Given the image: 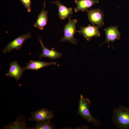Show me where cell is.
Here are the masks:
<instances>
[{"mask_svg":"<svg viewBox=\"0 0 129 129\" xmlns=\"http://www.w3.org/2000/svg\"><path fill=\"white\" fill-rule=\"evenodd\" d=\"M112 121L118 129H129V108L120 105L113 110Z\"/></svg>","mask_w":129,"mask_h":129,"instance_id":"cell-1","label":"cell"},{"mask_svg":"<svg viewBox=\"0 0 129 129\" xmlns=\"http://www.w3.org/2000/svg\"><path fill=\"white\" fill-rule=\"evenodd\" d=\"M91 101L88 99L85 98L82 94L80 95L78 113L81 117L89 124L95 126H100L101 122L94 117L89 111Z\"/></svg>","mask_w":129,"mask_h":129,"instance_id":"cell-2","label":"cell"},{"mask_svg":"<svg viewBox=\"0 0 129 129\" xmlns=\"http://www.w3.org/2000/svg\"><path fill=\"white\" fill-rule=\"evenodd\" d=\"M68 19V22L65 26L64 28V35L61 38V41H68L76 44L77 41L74 36L77 32L75 25L77 22V20L76 19L71 20V17Z\"/></svg>","mask_w":129,"mask_h":129,"instance_id":"cell-3","label":"cell"},{"mask_svg":"<svg viewBox=\"0 0 129 129\" xmlns=\"http://www.w3.org/2000/svg\"><path fill=\"white\" fill-rule=\"evenodd\" d=\"M54 112L47 108H43L30 113L31 117L28 120L29 121H38L50 120L54 117Z\"/></svg>","mask_w":129,"mask_h":129,"instance_id":"cell-4","label":"cell"},{"mask_svg":"<svg viewBox=\"0 0 129 129\" xmlns=\"http://www.w3.org/2000/svg\"><path fill=\"white\" fill-rule=\"evenodd\" d=\"M32 38L31 34L29 32L19 36L9 43L3 50L2 53L5 54L10 52L14 49L17 50L20 49L25 41L27 39Z\"/></svg>","mask_w":129,"mask_h":129,"instance_id":"cell-5","label":"cell"},{"mask_svg":"<svg viewBox=\"0 0 129 129\" xmlns=\"http://www.w3.org/2000/svg\"><path fill=\"white\" fill-rule=\"evenodd\" d=\"M86 11L88 16V20L91 24L101 27L104 25V14L101 9H90Z\"/></svg>","mask_w":129,"mask_h":129,"instance_id":"cell-6","label":"cell"},{"mask_svg":"<svg viewBox=\"0 0 129 129\" xmlns=\"http://www.w3.org/2000/svg\"><path fill=\"white\" fill-rule=\"evenodd\" d=\"M99 27L94 25H91L89 24L86 27H80V29L76 31L83 35L87 41H89L92 37H100Z\"/></svg>","mask_w":129,"mask_h":129,"instance_id":"cell-7","label":"cell"},{"mask_svg":"<svg viewBox=\"0 0 129 129\" xmlns=\"http://www.w3.org/2000/svg\"><path fill=\"white\" fill-rule=\"evenodd\" d=\"M27 120L25 116L19 115L13 122L2 127V129H31L27 124Z\"/></svg>","mask_w":129,"mask_h":129,"instance_id":"cell-8","label":"cell"},{"mask_svg":"<svg viewBox=\"0 0 129 129\" xmlns=\"http://www.w3.org/2000/svg\"><path fill=\"white\" fill-rule=\"evenodd\" d=\"M104 30L106 36V39L99 47H100L104 43L107 42L108 43V47L109 48V42H112L113 43L115 40L119 39L121 36L120 33L117 26H110L104 28Z\"/></svg>","mask_w":129,"mask_h":129,"instance_id":"cell-9","label":"cell"},{"mask_svg":"<svg viewBox=\"0 0 129 129\" xmlns=\"http://www.w3.org/2000/svg\"><path fill=\"white\" fill-rule=\"evenodd\" d=\"M24 71V67L20 66L17 61H14L10 63L9 70L5 75L14 78L17 81L20 79Z\"/></svg>","mask_w":129,"mask_h":129,"instance_id":"cell-10","label":"cell"},{"mask_svg":"<svg viewBox=\"0 0 129 129\" xmlns=\"http://www.w3.org/2000/svg\"><path fill=\"white\" fill-rule=\"evenodd\" d=\"M38 40L40 43L42 48L41 53L39 55L40 60L43 57L48 58L53 60L59 58L62 56V53L56 51L54 48H52L51 50L48 49L45 46L39 37Z\"/></svg>","mask_w":129,"mask_h":129,"instance_id":"cell-11","label":"cell"},{"mask_svg":"<svg viewBox=\"0 0 129 129\" xmlns=\"http://www.w3.org/2000/svg\"><path fill=\"white\" fill-rule=\"evenodd\" d=\"M46 5V2L44 0L43 8L38 15L36 22L34 25L35 27L40 30L43 29L44 27L47 24L48 21V11L44 10Z\"/></svg>","mask_w":129,"mask_h":129,"instance_id":"cell-12","label":"cell"},{"mask_svg":"<svg viewBox=\"0 0 129 129\" xmlns=\"http://www.w3.org/2000/svg\"><path fill=\"white\" fill-rule=\"evenodd\" d=\"M75 1L76 6L74 8V11L76 13L80 11L83 12L99 3L97 0H75Z\"/></svg>","mask_w":129,"mask_h":129,"instance_id":"cell-13","label":"cell"},{"mask_svg":"<svg viewBox=\"0 0 129 129\" xmlns=\"http://www.w3.org/2000/svg\"><path fill=\"white\" fill-rule=\"evenodd\" d=\"M26 66L24 67V70H37L43 67L52 65H56L55 62H46L40 61L31 60L26 64Z\"/></svg>","mask_w":129,"mask_h":129,"instance_id":"cell-14","label":"cell"},{"mask_svg":"<svg viewBox=\"0 0 129 129\" xmlns=\"http://www.w3.org/2000/svg\"><path fill=\"white\" fill-rule=\"evenodd\" d=\"M56 5L59 8V15L60 19L64 20L66 18H69V16L73 13L72 8H68L62 4L59 0L52 2Z\"/></svg>","mask_w":129,"mask_h":129,"instance_id":"cell-15","label":"cell"},{"mask_svg":"<svg viewBox=\"0 0 129 129\" xmlns=\"http://www.w3.org/2000/svg\"><path fill=\"white\" fill-rule=\"evenodd\" d=\"M54 125L50 120H46L36 121L34 127H31V129H55Z\"/></svg>","mask_w":129,"mask_h":129,"instance_id":"cell-16","label":"cell"},{"mask_svg":"<svg viewBox=\"0 0 129 129\" xmlns=\"http://www.w3.org/2000/svg\"><path fill=\"white\" fill-rule=\"evenodd\" d=\"M27 11L28 12L31 11V5L32 4L31 0H20Z\"/></svg>","mask_w":129,"mask_h":129,"instance_id":"cell-17","label":"cell"}]
</instances>
